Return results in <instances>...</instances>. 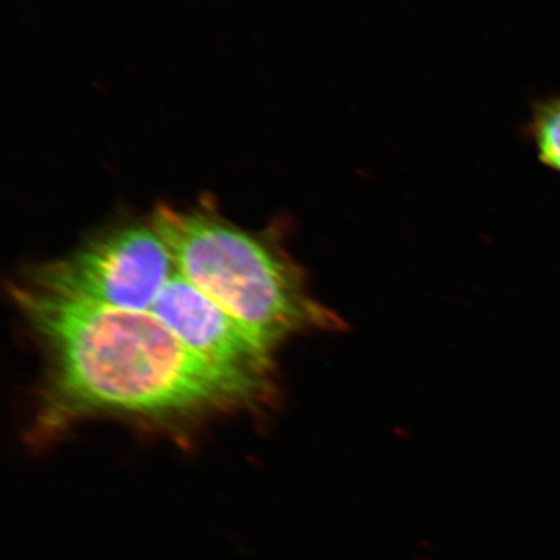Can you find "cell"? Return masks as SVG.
I'll return each instance as SVG.
<instances>
[{
	"instance_id": "obj_2",
	"label": "cell",
	"mask_w": 560,
	"mask_h": 560,
	"mask_svg": "<svg viewBox=\"0 0 560 560\" xmlns=\"http://www.w3.org/2000/svg\"><path fill=\"white\" fill-rule=\"evenodd\" d=\"M151 223L182 275L270 350L299 334L345 326L311 295L303 271L271 233H249L208 206L160 207Z\"/></svg>"
},
{
	"instance_id": "obj_5",
	"label": "cell",
	"mask_w": 560,
	"mask_h": 560,
	"mask_svg": "<svg viewBox=\"0 0 560 560\" xmlns=\"http://www.w3.org/2000/svg\"><path fill=\"white\" fill-rule=\"evenodd\" d=\"M532 130L542 163L560 172V101L537 108Z\"/></svg>"
},
{
	"instance_id": "obj_4",
	"label": "cell",
	"mask_w": 560,
	"mask_h": 560,
	"mask_svg": "<svg viewBox=\"0 0 560 560\" xmlns=\"http://www.w3.org/2000/svg\"><path fill=\"white\" fill-rule=\"evenodd\" d=\"M149 313L201 359L248 380L272 384V350L179 270L167 280Z\"/></svg>"
},
{
	"instance_id": "obj_3",
	"label": "cell",
	"mask_w": 560,
	"mask_h": 560,
	"mask_svg": "<svg viewBox=\"0 0 560 560\" xmlns=\"http://www.w3.org/2000/svg\"><path fill=\"white\" fill-rule=\"evenodd\" d=\"M155 228L110 230L65 260L42 266L20 290L66 303L149 312L177 271Z\"/></svg>"
},
{
	"instance_id": "obj_1",
	"label": "cell",
	"mask_w": 560,
	"mask_h": 560,
	"mask_svg": "<svg viewBox=\"0 0 560 560\" xmlns=\"http://www.w3.org/2000/svg\"><path fill=\"white\" fill-rule=\"evenodd\" d=\"M16 293L51 361L34 432L39 441L97 415L170 422L272 396V385L201 359L149 312Z\"/></svg>"
}]
</instances>
